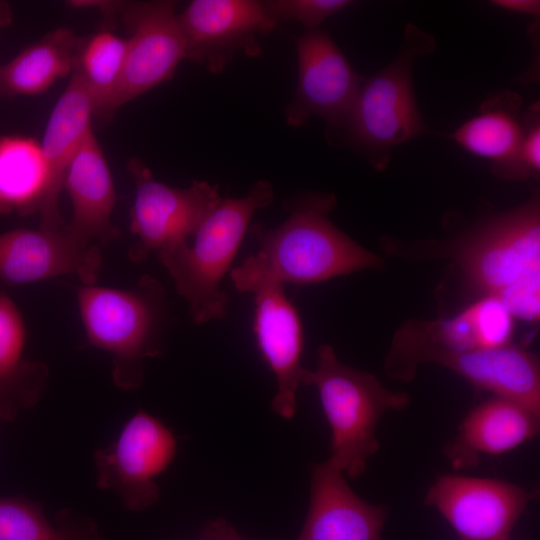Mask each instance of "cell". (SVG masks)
Here are the masks:
<instances>
[{
  "label": "cell",
  "instance_id": "484cf974",
  "mask_svg": "<svg viewBox=\"0 0 540 540\" xmlns=\"http://www.w3.org/2000/svg\"><path fill=\"white\" fill-rule=\"evenodd\" d=\"M53 526L41 507L21 497H0V540H98L91 527L76 522L70 513H59Z\"/></svg>",
  "mask_w": 540,
  "mask_h": 540
},
{
  "label": "cell",
  "instance_id": "ba28073f",
  "mask_svg": "<svg viewBox=\"0 0 540 540\" xmlns=\"http://www.w3.org/2000/svg\"><path fill=\"white\" fill-rule=\"evenodd\" d=\"M127 169L134 180L130 231L136 241L128 249L133 263H142L153 252L188 243L206 216L221 201L217 186L193 181L189 187H170L157 181L139 158Z\"/></svg>",
  "mask_w": 540,
  "mask_h": 540
},
{
  "label": "cell",
  "instance_id": "8992f818",
  "mask_svg": "<svg viewBox=\"0 0 540 540\" xmlns=\"http://www.w3.org/2000/svg\"><path fill=\"white\" fill-rule=\"evenodd\" d=\"M434 48L432 35L408 24L397 57L363 81L347 117L334 129L378 170L389 164L392 148L426 131L412 75L416 59Z\"/></svg>",
  "mask_w": 540,
  "mask_h": 540
},
{
  "label": "cell",
  "instance_id": "5bb4252c",
  "mask_svg": "<svg viewBox=\"0 0 540 540\" xmlns=\"http://www.w3.org/2000/svg\"><path fill=\"white\" fill-rule=\"evenodd\" d=\"M530 498L506 481L446 475L431 486L425 502L442 514L460 540H507Z\"/></svg>",
  "mask_w": 540,
  "mask_h": 540
},
{
  "label": "cell",
  "instance_id": "f546056e",
  "mask_svg": "<svg viewBox=\"0 0 540 540\" xmlns=\"http://www.w3.org/2000/svg\"><path fill=\"white\" fill-rule=\"evenodd\" d=\"M491 3L512 12L533 16H539L540 14V2L535 0H495Z\"/></svg>",
  "mask_w": 540,
  "mask_h": 540
},
{
  "label": "cell",
  "instance_id": "603a6c76",
  "mask_svg": "<svg viewBox=\"0 0 540 540\" xmlns=\"http://www.w3.org/2000/svg\"><path fill=\"white\" fill-rule=\"evenodd\" d=\"M78 38L68 27H57L0 63V99L41 94L70 75Z\"/></svg>",
  "mask_w": 540,
  "mask_h": 540
},
{
  "label": "cell",
  "instance_id": "6da1fadb",
  "mask_svg": "<svg viewBox=\"0 0 540 540\" xmlns=\"http://www.w3.org/2000/svg\"><path fill=\"white\" fill-rule=\"evenodd\" d=\"M284 207L288 217L278 227L250 225V234L259 250L235 267L236 271L283 285H308L382 267L379 256L355 242L330 220V212L336 207L334 194L305 192L291 197Z\"/></svg>",
  "mask_w": 540,
  "mask_h": 540
},
{
  "label": "cell",
  "instance_id": "ffe728a7",
  "mask_svg": "<svg viewBox=\"0 0 540 540\" xmlns=\"http://www.w3.org/2000/svg\"><path fill=\"white\" fill-rule=\"evenodd\" d=\"M521 98L504 92L487 99L478 115L452 134L466 151L492 162L493 172L514 179L517 156L524 134V119L519 116Z\"/></svg>",
  "mask_w": 540,
  "mask_h": 540
},
{
  "label": "cell",
  "instance_id": "7a4b0ae2",
  "mask_svg": "<svg viewBox=\"0 0 540 540\" xmlns=\"http://www.w3.org/2000/svg\"><path fill=\"white\" fill-rule=\"evenodd\" d=\"M456 259L468 284L481 296H495L514 318L537 320L540 314L539 194L471 231Z\"/></svg>",
  "mask_w": 540,
  "mask_h": 540
},
{
  "label": "cell",
  "instance_id": "ac0fdd59",
  "mask_svg": "<svg viewBox=\"0 0 540 540\" xmlns=\"http://www.w3.org/2000/svg\"><path fill=\"white\" fill-rule=\"evenodd\" d=\"M64 188L73 208L66 227L74 236L95 245L119 238L120 233L111 222L116 203L113 179L92 128L68 167Z\"/></svg>",
  "mask_w": 540,
  "mask_h": 540
},
{
  "label": "cell",
  "instance_id": "30bf717a",
  "mask_svg": "<svg viewBox=\"0 0 540 540\" xmlns=\"http://www.w3.org/2000/svg\"><path fill=\"white\" fill-rule=\"evenodd\" d=\"M175 6L169 0L122 2L119 14L129 31L127 52L107 119L123 105L171 79L178 64L186 59Z\"/></svg>",
  "mask_w": 540,
  "mask_h": 540
},
{
  "label": "cell",
  "instance_id": "4316f807",
  "mask_svg": "<svg viewBox=\"0 0 540 540\" xmlns=\"http://www.w3.org/2000/svg\"><path fill=\"white\" fill-rule=\"evenodd\" d=\"M350 0H268L263 1L267 15L278 21H298L306 30L318 29L324 20L350 6Z\"/></svg>",
  "mask_w": 540,
  "mask_h": 540
},
{
  "label": "cell",
  "instance_id": "44dd1931",
  "mask_svg": "<svg viewBox=\"0 0 540 540\" xmlns=\"http://www.w3.org/2000/svg\"><path fill=\"white\" fill-rule=\"evenodd\" d=\"M26 330L14 301L0 292V418L13 421L44 392L48 368L23 356Z\"/></svg>",
  "mask_w": 540,
  "mask_h": 540
},
{
  "label": "cell",
  "instance_id": "d6986e66",
  "mask_svg": "<svg viewBox=\"0 0 540 540\" xmlns=\"http://www.w3.org/2000/svg\"><path fill=\"white\" fill-rule=\"evenodd\" d=\"M93 108L88 92L74 72L54 106L41 151L47 171V192L39 211L40 227L62 229L66 222L60 214L58 201L68 167L87 132L92 128Z\"/></svg>",
  "mask_w": 540,
  "mask_h": 540
},
{
  "label": "cell",
  "instance_id": "8fae6325",
  "mask_svg": "<svg viewBox=\"0 0 540 540\" xmlns=\"http://www.w3.org/2000/svg\"><path fill=\"white\" fill-rule=\"evenodd\" d=\"M235 289L255 296L253 331L258 349L276 377L277 392L272 410L285 419L296 414V393L303 371V327L283 284L262 276L232 270Z\"/></svg>",
  "mask_w": 540,
  "mask_h": 540
},
{
  "label": "cell",
  "instance_id": "f1b7e54d",
  "mask_svg": "<svg viewBox=\"0 0 540 540\" xmlns=\"http://www.w3.org/2000/svg\"><path fill=\"white\" fill-rule=\"evenodd\" d=\"M204 540H246L224 520L211 522L204 530Z\"/></svg>",
  "mask_w": 540,
  "mask_h": 540
},
{
  "label": "cell",
  "instance_id": "d4e9b609",
  "mask_svg": "<svg viewBox=\"0 0 540 540\" xmlns=\"http://www.w3.org/2000/svg\"><path fill=\"white\" fill-rule=\"evenodd\" d=\"M127 52V38L102 29L79 37L72 72L83 82L93 116L108 120L109 105L119 85Z\"/></svg>",
  "mask_w": 540,
  "mask_h": 540
},
{
  "label": "cell",
  "instance_id": "277c9868",
  "mask_svg": "<svg viewBox=\"0 0 540 540\" xmlns=\"http://www.w3.org/2000/svg\"><path fill=\"white\" fill-rule=\"evenodd\" d=\"M166 292L150 275L131 289L83 285L77 300L90 345L112 357V379L124 390L139 388L144 361L162 355L167 322Z\"/></svg>",
  "mask_w": 540,
  "mask_h": 540
},
{
  "label": "cell",
  "instance_id": "9a60e30c",
  "mask_svg": "<svg viewBox=\"0 0 540 540\" xmlns=\"http://www.w3.org/2000/svg\"><path fill=\"white\" fill-rule=\"evenodd\" d=\"M101 268L99 246L80 240L66 226L0 234V280L4 282L21 284L71 274L83 285H93Z\"/></svg>",
  "mask_w": 540,
  "mask_h": 540
},
{
  "label": "cell",
  "instance_id": "2e32d148",
  "mask_svg": "<svg viewBox=\"0 0 540 540\" xmlns=\"http://www.w3.org/2000/svg\"><path fill=\"white\" fill-rule=\"evenodd\" d=\"M385 518V509L359 498L332 464H313L308 515L297 540H381Z\"/></svg>",
  "mask_w": 540,
  "mask_h": 540
},
{
  "label": "cell",
  "instance_id": "5b68a950",
  "mask_svg": "<svg viewBox=\"0 0 540 540\" xmlns=\"http://www.w3.org/2000/svg\"><path fill=\"white\" fill-rule=\"evenodd\" d=\"M301 386H314L331 428L328 462L349 478L360 476L379 449L377 426L388 410H402L410 402L405 392L386 388L373 375L341 363L323 344L316 368H303Z\"/></svg>",
  "mask_w": 540,
  "mask_h": 540
},
{
  "label": "cell",
  "instance_id": "7c38bea8",
  "mask_svg": "<svg viewBox=\"0 0 540 540\" xmlns=\"http://www.w3.org/2000/svg\"><path fill=\"white\" fill-rule=\"evenodd\" d=\"M298 81L293 98L285 108L289 126L297 128L311 116L323 118L328 131L347 117L365 80L322 29L306 30L294 37Z\"/></svg>",
  "mask_w": 540,
  "mask_h": 540
},
{
  "label": "cell",
  "instance_id": "83f0119b",
  "mask_svg": "<svg viewBox=\"0 0 540 540\" xmlns=\"http://www.w3.org/2000/svg\"><path fill=\"white\" fill-rule=\"evenodd\" d=\"M539 103L524 115V134L517 156L514 179L536 176L540 171V114Z\"/></svg>",
  "mask_w": 540,
  "mask_h": 540
},
{
  "label": "cell",
  "instance_id": "7402d4cb",
  "mask_svg": "<svg viewBox=\"0 0 540 540\" xmlns=\"http://www.w3.org/2000/svg\"><path fill=\"white\" fill-rule=\"evenodd\" d=\"M539 417L511 400L494 396L466 416L449 456L459 462L463 454L499 455L533 439Z\"/></svg>",
  "mask_w": 540,
  "mask_h": 540
},
{
  "label": "cell",
  "instance_id": "cb8c5ba5",
  "mask_svg": "<svg viewBox=\"0 0 540 540\" xmlns=\"http://www.w3.org/2000/svg\"><path fill=\"white\" fill-rule=\"evenodd\" d=\"M47 186L40 143L30 137L0 135V216L39 213Z\"/></svg>",
  "mask_w": 540,
  "mask_h": 540
},
{
  "label": "cell",
  "instance_id": "4fadbf2b",
  "mask_svg": "<svg viewBox=\"0 0 540 540\" xmlns=\"http://www.w3.org/2000/svg\"><path fill=\"white\" fill-rule=\"evenodd\" d=\"M177 22L186 59L213 74L222 72L238 51L260 56L257 35L277 25L256 0H193L177 14Z\"/></svg>",
  "mask_w": 540,
  "mask_h": 540
},
{
  "label": "cell",
  "instance_id": "52a82bcc",
  "mask_svg": "<svg viewBox=\"0 0 540 540\" xmlns=\"http://www.w3.org/2000/svg\"><path fill=\"white\" fill-rule=\"evenodd\" d=\"M513 332L508 309L496 297L484 295L452 317L405 322L392 338L384 370L393 379L409 381L435 354L500 347L510 342Z\"/></svg>",
  "mask_w": 540,
  "mask_h": 540
},
{
  "label": "cell",
  "instance_id": "4dcf8cb0",
  "mask_svg": "<svg viewBox=\"0 0 540 540\" xmlns=\"http://www.w3.org/2000/svg\"><path fill=\"white\" fill-rule=\"evenodd\" d=\"M13 21L11 6L6 1L0 0V30L9 26Z\"/></svg>",
  "mask_w": 540,
  "mask_h": 540
},
{
  "label": "cell",
  "instance_id": "3957f363",
  "mask_svg": "<svg viewBox=\"0 0 540 540\" xmlns=\"http://www.w3.org/2000/svg\"><path fill=\"white\" fill-rule=\"evenodd\" d=\"M274 189L267 180L257 181L242 197L222 198L197 228L193 244H180L158 252L159 259L188 303L197 324L222 319L228 298L220 288L250 227L254 213L269 206Z\"/></svg>",
  "mask_w": 540,
  "mask_h": 540
},
{
  "label": "cell",
  "instance_id": "e0dca14e",
  "mask_svg": "<svg viewBox=\"0 0 540 540\" xmlns=\"http://www.w3.org/2000/svg\"><path fill=\"white\" fill-rule=\"evenodd\" d=\"M428 362L440 364L473 386L516 402L540 416V367L538 358L509 343L494 348L443 352Z\"/></svg>",
  "mask_w": 540,
  "mask_h": 540
},
{
  "label": "cell",
  "instance_id": "9c48e42d",
  "mask_svg": "<svg viewBox=\"0 0 540 540\" xmlns=\"http://www.w3.org/2000/svg\"><path fill=\"white\" fill-rule=\"evenodd\" d=\"M176 450L173 432L139 410L115 441L94 453L97 486L114 492L126 508L145 510L159 499L156 478L172 463Z\"/></svg>",
  "mask_w": 540,
  "mask_h": 540
}]
</instances>
